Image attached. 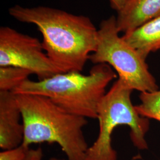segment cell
Segmentation results:
<instances>
[{"instance_id": "obj_1", "label": "cell", "mask_w": 160, "mask_h": 160, "mask_svg": "<svg viewBox=\"0 0 160 160\" xmlns=\"http://www.w3.org/2000/svg\"><path fill=\"white\" fill-rule=\"evenodd\" d=\"M8 12L18 21L37 26L44 51L62 73L81 72L96 49L98 29L88 17L43 6L16 5Z\"/></svg>"}, {"instance_id": "obj_2", "label": "cell", "mask_w": 160, "mask_h": 160, "mask_svg": "<svg viewBox=\"0 0 160 160\" xmlns=\"http://www.w3.org/2000/svg\"><path fill=\"white\" fill-rule=\"evenodd\" d=\"M16 95L24 125L23 145L57 143L67 160H85L89 147L82 132L86 118L69 113L44 96Z\"/></svg>"}, {"instance_id": "obj_3", "label": "cell", "mask_w": 160, "mask_h": 160, "mask_svg": "<svg viewBox=\"0 0 160 160\" xmlns=\"http://www.w3.org/2000/svg\"><path fill=\"white\" fill-rule=\"evenodd\" d=\"M117 75L106 63L96 64L89 74L71 71L59 73L44 80H28L13 92L47 97L71 114L97 119L99 103L106 88Z\"/></svg>"}, {"instance_id": "obj_4", "label": "cell", "mask_w": 160, "mask_h": 160, "mask_svg": "<svg viewBox=\"0 0 160 160\" xmlns=\"http://www.w3.org/2000/svg\"><path fill=\"white\" fill-rule=\"evenodd\" d=\"M133 91L118 79L106 92L97 109L98 135L87 149L85 160H118L117 152L112 145V136L119 125L130 128V137L135 147L141 150L148 148L145 135L149 122L148 119L138 113L132 103Z\"/></svg>"}, {"instance_id": "obj_5", "label": "cell", "mask_w": 160, "mask_h": 160, "mask_svg": "<svg viewBox=\"0 0 160 160\" xmlns=\"http://www.w3.org/2000/svg\"><path fill=\"white\" fill-rule=\"evenodd\" d=\"M89 60L95 65H109L117 72L118 79L133 90L143 92L158 90L146 59L119 36L113 16L100 23L97 48Z\"/></svg>"}, {"instance_id": "obj_6", "label": "cell", "mask_w": 160, "mask_h": 160, "mask_svg": "<svg viewBox=\"0 0 160 160\" xmlns=\"http://www.w3.org/2000/svg\"><path fill=\"white\" fill-rule=\"evenodd\" d=\"M38 39L9 27L0 28V67H15L44 80L62 73L52 62Z\"/></svg>"}, {"instance_id": "obj_7", "label": "cell", "mask_w": 160, "mask_h": 160, "mask_svg": "<svg viewBox=\"0 0 160 160\" xmlns=\"http://www.w3.org/2000/svg\"><path fill=\"white\" fill-rule=\"evenodd\" d=\"M24 125L16 95L0 92V148H15L23 143Z\"/></svg>"}, {"instance_id": "obj_8", "label": "cell", "mask_w": 160, "mask_h": 160, "mask_svg": "<svg viewBox=\"0 0 160 160\" xmlns=\"http://www.w3.org/2000/svg\"><path fill=\"white\" fill-rule=\"evenodd\" d=\"M160 16V0H128L118 12L116 23L119 32L128 34L142 24Z\"/></svg>"}, {"instance_id": "obj_9", "label": "cell", "mask_w": 160, "mask_h": 160, "mask_svg": "<svg viewBox=\"0 0 160 160\" xmlns=\"http://www.w3.org/2000/svg\"><path fill=\"white\" fill-rule=\"evenodd\" d=\"M123 39L146 59L149 55L160 49V16L144 23L122 36Z\"/></svg>"}, {"instance_id": "obj_10", "label": "cell", "mask_w": 160, "mask_h": 160, "mask_svg": "<svg viewBox=\"0 0 160 160\" xmlns=\"http://www.w3.org/2000/svg\"><path fill=\"white\" fill-rule=\"evenodd\" d=\"M32 73L15 67H0V92H13L24 81L29 79Z\"/></svg>"}, {"instance_id": "obj_11", "label": "cell", "mask_w": 160, "mask_h": 160, "mask_svg": "<svg viewBox=\"0 0 160 160\" xmlns=\"http://www.w3.org/2000/svg\"><path fill=\"white\" fill-rule=\"evenodd\" d=\"M141 103L135 106L141 116L160 122V89L152 92H143L139 95Z\"/></svg>"}, {"instance_id": "obj_12", "label": "cell", "mask_w": 160, "mask_h": 160, "mask_svg": "<svg viewBox=\"0 0 160 160\" xmlns=\"http://www.w3.org/2000/svg\"><path fill=\"white\" fill-rule=\"evenodd\" d=\"M29 149L22 144L15 148L3 150L0 152V160H25Z\"/></svg>"}, {"instance_id": "obj_13", "label": "cell", "mask_w": 160, "mask_h": 160, "mask_svg": "<svg viewBox=\"0 0 160 160\" xmlns=\"http://www.w3.org/2000/svg\"><path fill=\"white\" fill-rule=\"evenodd\" d=\"M43 154L41 147L36 149H29L25 160H43Z\"/></svg>"}, {"instance_id": "obj_14", "label": "cell", "mask_w": 160, "mask_h": 160, "mask_svg": "<svg viewBox=\"0 0 160 160\" xmlns=\"http://www.w3.org/2000/svg\"><path fill=\"white\" fill-rule=\"evenodd\" d=\"M111 7L117 12L120 11L125 6L128 0H109Z\"/></svg>"}, {"instance_id": "obj_15", "label": "cell", "mask_w": 160, "mask_h": 160, "mask_svg": "<svg viewBox=\"0 0 160 160\" xmlns=\"http://www.w3.org/2000/svg\"><path fill=\"white\" fill-rule=\"evenodd\" d=\"M49 160H62V159H59V158H55V157H53V158H50Z\"/></svg>"}]
</instances>
